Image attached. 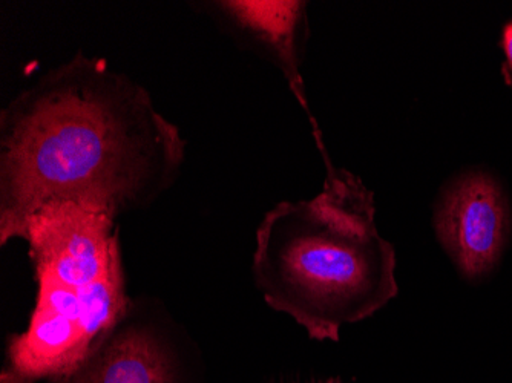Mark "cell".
<instances>
[{
	"label": "cell",
	"mask_w": 512,
	"mask_h": 383,
	"mask_svg": "<svg viewBox=\"0 0 512 383\" xmlns=\"http://www.w3.org/2000/svg\"><path fill=\"white\" fill-rule=\"evenodd\" d=\"M184 154L180 129L143 86L77 54L0 114V244L22 238L51 204L114 218L148 206L174 183Z\"/></svg>",
	"instance_id": "1"
},
{
	"label": "cell",
	"mask_w": 512,
	"mask_h": 383,
	"mask_svg": "<svg viewBox=\"0 0 512 383\" xmlns=\"http://www.w3.org/2000/svg\"><path fill=\"white\" fill-rule=\"evenodd\" d=\"M327 163L322 192L283 201L256 230L253 278L273 310L316 341H339L344 325L375 315L398 295L396 252L376 227L375 195Z\"/></svg>",
	"instance_id": "2"
},
{
	"label": "cell",
	"mask_w": 512,
	"mask_h": 383,
	"mask_svg": "<svg viewBox=\"0 0 512 383\" xmlns=\"http://www.w3.org/2000/svg\"><path fill=\"white\" fill-rule=\"evenodd\" d=\"M36 270L30 325L10 339L0 383L63 379L128 316L115 218L79 204H51L23 229Z\"/></svg>",
	"instance_id": "3"
},
{
	"label": "cell",
	"mask_w": 512,
	"mask_h": 383,
	"mask_svg": "<svg viewBox=\"0 0 512 383\" xmlns=\"http://www.w3.org/2000/svg\"><path fill=\"white\" fill-rule=\"evenodd\" d=\"M434 229L462 276L483 278L493 272L511 236L508 198L491 175H463L440 197Z\"/></svg>",
	"instance_id": "4"
},
{
	"label": "cell",
	"mask_w": 512,
	"mask_h": 383,
	"mask_svg": "<svg viewBox=\"0 0 512 383\" xmlns=\"http://www.w3.org/2000/svg\"><path fill=\"white\" fill-rule=\"evenodd\" d=\"M51 383H188L165 328L129 311L74 373Z\"/></svg>",
	"instance_id": "5"
},
{
	"label": "cell",
	"mask_w": 512,
	"mask_h": 383,
	"mask_svg": "<svg viewBox=\"0 0 512 383\" xmlns=\"http://www.w3.org/2000/svg\"><path fill=\"white\" fill-rule=\"evenodd\" d=\"M218 8L278 57L299 102L307 109L299 76L301 51L306 40V4L302 2H218Z\"/></svg>",
	"instance_id": "6"
},
{
	"label": "cell",
	"mask_w": 512,
	"mask_h": 383,
	"mask_svg": "<svg viewBox=\"0 0 512 383\" xmlns=\"http://www.w3.org/2000/svg\"><path fill=\"white\" fill-rule=\"evenodd\" d=\"M502 46L506 56V62L503 65V76H505L506 83L512 86V22H509L503 28Z\"/></svg>",
	"instance_id": "7"
},
{
	"label": "cell",
	"mask_w": 512,
	"mask_h": 383,
	"mask_svg": "<svg viewBox=\"0 0 512 383\" xmlns=\"http://www.w3.org/2000/svg\"><path fill=\"white\" fill-rule=\"evenodd\" d=\"M301 383H344L341 379H322V380H309V382Z\"/></svg>",
	"instance_id": "8"
}]
</instances>
